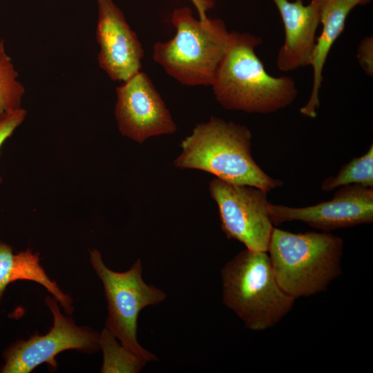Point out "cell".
<instances>
[{
	"instance_id": "cell-1",
	"label": "cell",
	"mask_w": 373,
	"mask_h": 373,
	"mask_svg": "<svg viewBox=\"0 0 373 373\" xmlns=\"http://www.w3.org/2000/svg\"><path fill=\"white\" fill-rule=\"evenodd\" d=\"M262 42L250 33L233 32L211 84L218 102L227 110L269 114L291 105L298 96L294 80L269 74L256 53Z\"/></svg>"
},
{
	"instance_id": "cell-2",
	"label": "cell",
	"mask_w": 373,
	"mask_h": 373,
	"mask_svg": "<svg viewBox=\"0 0 373 373\" xmlns=\"http://www.w3.org/2000/svg\"><path fill=\"white\" fill-rule=\"evenodd\" d=\"M249 129L233 122L212 117L198 124L181 142L176 167L206 171L224 182L249 185L267 192L281 187L282 180L267 174L251 153Z\"/></svg>"
},
{
	"instance_id": "cell-3",
	"label": "cell",
	"mask_w": 373,
	"mask_h": 373,
	"mask_svg": "<svg viewBox=\"0 0 373 373\" xmlns=\"http://www.w3.org/2000/svg\"><path fill=\"white\" fill-rule=\"evenodd\" d=\"M343 239L328 232L274 228L268 250L279 287L295 299L325 291L341 273Z\"/></svg>"
},
{
	"instance_id": "cell-4",
	"label": "cell",
	"mask_w": 373,
	"mask_h": 373,
	"mask_svg": "<svg viewBox=\"0 0 373 373\" xmlns=\"http://www.w3.org/2000/svg\"><path fill=\"white\" fill-rule=\"evenodd\" d=\"M171 22L175 35L153 45L154 61L183 85L211 86L234 31L229 32L220 19H196L187 7L174 10Z\"/></svg>"
},
{
	"instance_id": "cell-5",
	"label": "cell",
	"mask_w": 373,
	"mask_h": 373,
	"mask_svg": "<svg viewBox=\"0 0 373 373\" xmlns=\"http://www.w3.org/2000/svg\"><path fill=\"white\" fill-rule=\"evenodd\" d=\"M221 276L224 304L249 329L274 327L294 305L295 298L278 285L267 252L240 251L224 265Z\"/></svg>"
},
{
	"instance_id": "cell-6",
	"label": "cell",
	"mask_w": 373,
	"mask_h": 373,
	"mask_svg": "<svg viewBox=\"0 0 373 373\" xmlns=\"http://www.w3.org/2000/svg\"><path fill=\"white\" fill-rule=\"evenodd\" d=\"M90 260L102 280L107 300L108 316L105 327L133 354L146 363L155 361V355L144 349L137 341V319L140 312L145 307L164 301L166 294L144 281L140 259L124 272H117L108 268L97 249L90 250Z\"/></svg>"
},
{
	"instance_id": "cell-7",
	"label": "cell",
	"mask_w": 373,
	"mask_h": 373,
	"mask_svg": "<svg viewBox=\"0 0 373 373\" xmlns=\"http://www.w3.org/2000/svg\"><path fill=\"white\" fill-rule=\"evenodd\" d=\"M46 304L53 316L51 329L45 334H35L28 340H20L4 352L3 373H29L39 365L46 363L55 370V356L67 350L88 354L100 348L99 334L89 327H79L72 318L63 315L57 300L47 296Z\"/></svg>"
},
{
	"instance_id": "cell-8",
	"label": "cell",
	"mask_w": 373,
	"mask_h": 373,
	"mask_svg": "<svg viewBox=\"0 0 373 373\" xmlns=\"http://www.w3.org/2000/svg\"><path fill=\"white\" fill-rule=\"evenodd\" d=\"M209 190L218 205L221 229L227 238L240 242L251 251L267 252L274 228L268 213V192L217 178L210 182Z\"/></svg>"
},
{
	"instance_id": "cell-9",
	"label": "cell",
	"mask_w": 373,
	"mask_h": 373,
	"mask_svg": "<svg viewBox=\"0 0 373 373\" xmlns=\"http://www.w3.org/2000/svg\"><path fill=\"white\" fill-rule=\"evenodd\" d=\"M115 115L120 133L138 143L177 131L160 95L147 75L139 71L116 88Z\"/></svg>"
},
{
	"instance_id": "cell-10",
	"label": "cell",
	"mask_w": 373,
	"mask_h": 373,
	"mask_svg": "<svg viewBox=\"0 0 373 373\" xmlns=\"http://www.w3.org/2000/svg\"><path fill=\"white\" fill-rule=\"evenodd\" d=\"M272 224L301 221L325 232L373 222V188L356 184L340 187L333 198L305 207L268 205Z\"/></svg>"
},
{
	"instance_id": "cell-11",
	"label": "cell",
	"mask_w": 373,
	"mask_h": 373,
	"mask_svg": "<svg viewBox=\"0 0 373 373\" xmlns=\"http://www.w3.org/2000/svg\"><path fill=\"white\" fill-rule=\"evenodd\" d=\"M97 61L111 80L124 82L140 71L144 49L113 0H97Z\"/></svg>"
},
{
	"instance_id": "cell-12",
	"label": "cell",
	"mask_w": 373,
	"mask_h": 373,
	"mask_svg": "<svg viewBox=\"0 0 373 373\" xmlns=\"http://www.w3.org/2000/svg\"><path fill=\"white\" fill-rule=\"evenodd\" d=\"M325 1L311 0L304 5L302 0H273L285 28L284 43L276 58V66L280 71L311 66Z\"/></svg>"
},
{
	"instance_id": "cell-13",
	"label": "cell",
	"mask_w": 373,
	"mask_h": 373,
	"mask_svg": "<svg viewBox=\"0 0 373 373\" xmlns=\"http://www.w3.org/2000/svg\"><path fill=\"white\" fill-rule=\"evenodd\" d=\"M371 0H325L323 6L321 23L322 30L316 38L311 63L313 84L309 99L300 109V113L310 118L317 116L320 106L319 91L323 82V70L333 44L343 32L350 12L357 6H364Z\"/></svg>"
},
{
	"instance_id": "cell-14",
	"label": "cell",
	"mask_w": 373,
	"mask_h": 373,
	"mask_svg": "<svg viewBox=\"0 0 373 373\" xmlns=\"http://www.w3.org/2000/svg\"><path fill=\"white\" fill-rule=\"evenodd\" d=\"M19 280L34 281L44 286L68 315L72 314V299L48 277L40 264L39 253H33L32 249H28L15 254L11 246L0 242V300L7 286Z\"/></svg>"
},
{
	"instance_id": "cell-15",
	"label": "cell",
	"mask_w": 373,
	"mask_h": 373,
	"mask_svg": "<svg viewBox=\"0 0 373 373\" xmlns=\"http://www.w3.org/2000/svg\"><path fill=\"white\" fill-rule=\"evenodd\" d=\"M356 184L373 188V144L359 157L342 166L335 176H329L321 184V189L329 192L345 185Z\"/></svg>"
},
{
	"instance_id": "cell-16",
	"label": "cell",
	"mask_w": 373,
	"mask_h": 373,
	"mask_svg": "<svg viewBox=\"0 0 373 373\" xmlns=\"http://www.w3.org/2000/svg\"><path fill=\"white\" fill-rule=\"evenodd\" d=\"M99 345L104 353L102 372H138L146 363L118 344L106 327L99 334Z\"/></svg>"
},
{
	"instance_id": "cell-17",
	"label": "cell",
	"mask_w": 373,
	"mask_h": 373,
	"mask_svg": "<svg viewBox=\"0 0 373 373\" xmlns=\"http://www.w3.org/2000/svg\"><path fill=\"white\" fill-rule=\"evenodd\" d=\"M17 77L18 73L0 39V117L21 108L25 88Z\"/></svg>"
},
{
	"instance_id": "cell-18",
	"label": "cell",
	"mask_w": 373,
	"mask_h": 373,
	"mask_svg": "<svg viewBox=\"0 0 373 373\" xmlns=\"http://www.w3.org/2000/svg\"><path fill=\"white\" fill-rule=\"evenodd\" d=\"M26 111L21 108L8 112L0 117V149L4 142L11 136L15 130L23 122Z\"/></svg>"
},
{
	"instance_id": "cell-19",
	"label": "cell",
	"mask_w": 373,
	"mask_h": 373,
	"mask_svg": "<svg viewBox=\"0 0 373 373\" xmlns=\"http://www.w3.org/2000/svg\"><path fill=\"white\" fill-rule=\"evenodd\" d=\"M356 57L365 73L373 75V37L366 36L359 43Z\"/></svg>"
},
{
	"instance_id": "cell-20",
	"label": "cell",
	"mask_w": 373,
	"mask_h": 373,
	"mask_svg": "<svg viewBox=\"0 0 373 373\" xmlns=\"http://www.w3.org/2000/svg\"><path fill=\"white\" fill-rule=\"evenodd\" d=\"M194 4L198 15L199 19L201 21H205L208 17H207V12L211 9L214 4L215 0H191Z\"/></svg>"
},
{
	"instance_id": "cell-21",
	"label": "cell",
	"mask_w": 373,
	"mask_h": 373,
	"mask_svg": "<svg viewBox=\"0 0 373 373\" xmlns=\"http://www.w3.org/2000/svg\"><path fill=\"white\" fill-rule=\"evenodd\" d=\"M1 181L2 180H1V178L0 177V184L1 183Z\"/></svg>"
}]
</instances>
